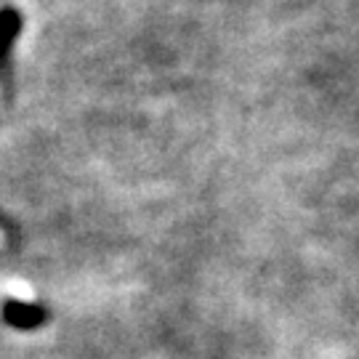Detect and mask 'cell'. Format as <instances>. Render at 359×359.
Masks as SVG:
<instances>
[{"instance_id": "1", "label": "cell", "mask_w": 359, "mask_h": 359, "mask_svg": "<svg viewBox=\"0 0 359 359\" xmlns=\"http://www.w3.org/2000/svg\"><path fill=\"white\" fill-rule=\"evenodd\" d=\"M3 322L13 330H38L48 322V309L35 304V301H22V298H6L0 306Z\"/></svg>"}, {"instance_id": "2", "label": "cell", "mask_w": 359, "mask_h": 359, "mask_svg": "<svg viewBox=\"0 0 359 359\" xmlns=\"http://www.w3.org/2000/svg\"><path fill=\"white\" fill-rule=\"evenodd\" d=\"M19 32H22V13L16 8H8V6L0 8V75L6 72V65L11 59Z\"/></svg>"}]
</instances>
